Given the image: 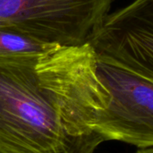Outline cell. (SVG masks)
Instances as JSON below:
<instances>
[{
	"label": "cell",
	"mask_w": 153,
	"mask_h": 153,
	"mask_svg": "<svg viewBox=\"0 0 153 153\" xmlns=\"http://www.w3.org/2000/svg\"><path fill=\"white\" fill-rule=\"evenodd\" d=\"M108 98L89 43L0 59V153H93Z\"/></svg>",
	"instance_id": "obj_1"
},
{
	"label": "cell",
	"mask_w": 153,
	"mask_h": 153,
	"mask_svg": "<svg viewBox=\"0 0 153 153\" xmlns=\"http://www.w3.org/2000/svg\"><path fill=\"white\" fill-rule=\"evenodd\" d=\"M114 0H0V24L60 47L86 44Z\"/></svg>",
	"instance_id": "obj_2"
},
{
	"label": "cell",
	"mask_w": 153,
	"mask_h": 153,
	"mask_svg": "<svg viewBox=\"0 0 153 153\" xmlns=\"http://www.w3.org/2000/svg\"><path fill=\"white\" fill-rule=\"evenodd\" d=\"M97 73L109 98L95 129L106 141L153 147V81L97 56Z\"/></svg>",
	"instance_id": "obj_3"
},
{
	"label": "cell",
	"mask_w": 153,
	"mask_h": 153,
	"mask_svg": "<svg viewBox=\"0 0 153 153\" xmlns=\"http://www.w3.org/2000/svg\"><path fill=\"white\" fill-rule=\"evenodd\" d=\"M87 43L97 56L153 81V0L109 13Z\"/></svg>",
	"instance_id": "obj_4"
},
{
	"label": "cell",
	"mask_w": 153,
	"mask_h": 153,
	"mask_svg": "<svg viewBox=\"0 0 153 153\" xmlns=\"http://www.w3.org/2000/svg\"><path fill=\"white\" fill-rule=\"evenodd\" d=\"M56 47L34 39L9 26L0 24V59L39 56Z\"/></svg>",
	"instance_id": "obj_5"
},
{
	"label": "cell",
	"mask_w": 153,
	"mask_h": 153,
	"mask_svg": "<svg viewBox=\"0 0 153 153\" xmlns=\"http://www.w3.org/2000/svg\"><path fill=\"white\" fill-rule=\"evenodd\" d=\"M136 153H153L152 148H143V149H139Z\"/></svg>",
	"instance_id": "obj_6"
}]
</instances>
